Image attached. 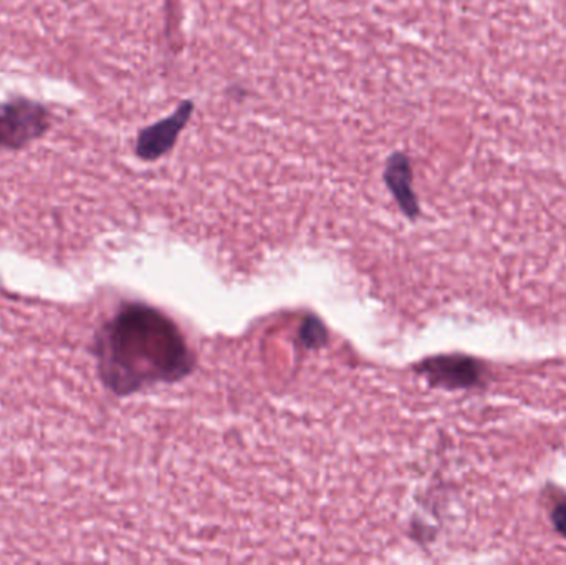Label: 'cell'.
<instances>
[{"instance_id":"obj_1","label":"cell","mask_w":566,"mask_h":565,"mask_svg":"<svg viewBox=\"0 0 566 565\" xmlns=\"http://www.w3.org/2000/svg\"><path fill=\"white\" fill-rule=\"evenodd\" d=\"M93 354L103 384L125 397L188 377L195 355L178 325L156 308L128 304L96 332Z\"/></svg>"},{"instance_id":"obj_2","label":"cell","mask_w":566,"mask_h":565,"mask_svg":"<svg viewBox=\"0 0 566 565\" xmlns=\"http://www.w3.org/2000/svg\"><path fill=\"white\" fill-rule=\"evenodd\" d=\"M416 372L422 375L431 387L446 390H469L482 385L485 378L484 365L468 355H439L426 358L416 367Z\"/></svg>"},{"instance_id":"obj_3","label":"cell","mask_w":566,"mask_h":565,"mask_svg":"<svg viewBox=\"0 0 566 565\" xmlns=\"http://www.w3.org/2000/svg\"><path fill=\"white\" fill-rule=\"evenodd\" d=\"M46 128V112L29 102L0 106V148H20Z\"/></svg>"},{"instance_id":"obj_4","label":"cell","mask_w":566,"mask_h":565,"mask_svg":"<svg viewBox=\"0 0 566 565\" xmlns=\"http://www.w3.org/2000/svg\"><path fill=\"white\" fill-rule=\"evenodd\" d=\"M191 112V103H185L175 115L145 129L138 139V155L143 159H156L165 155L175 145L176 138H178L179 132L185 128Z\"/></svg>"},{"instance_id":"obj_5","label":"cell","mask_w":566,"mask_h":565,"mask_svg":"<svg viewBox=\"0 0 566 565\" xmlns=\"http://www.w3.org/2000/svg\"><path fill=\"white\" fill-rule=\"evenodd\" d=\"M388 185L405 215L408 218H416L419 215V206L412 191V172L408 159L402 156L392 158L388 168Z\"/></svg>"},{"instance_id":"obj_6","label":"cell","mask_w":566,"mask_h":565,"mask_svg":"<svg viewBox=\"0 0 566 565\" xmlns=\"http://www.w3.org/2000/svg\"><path fill=\"white\" fill-rule=\"evenodd\" d=\"M300 335H302V342L306 347L315 348L319 347V345H323V342H325L326 331L318 318L308 317L306 318L305 325H303Z\"/></svg>"},{"instance_id":"obj_7","label":"cell","mask_w":566,"mask_h":565,"mask_svg":"<svg viewBox=\"0 0 566 565\" xmlns=\"http://www.w3.org/2000/svg\"><path fill=\"white\" fill-rule=\"evenodd\" d=\"M552 521H554L557 533L566 537V501L555 508L554 513H552Z\"/></svg>"}]
</instances>
